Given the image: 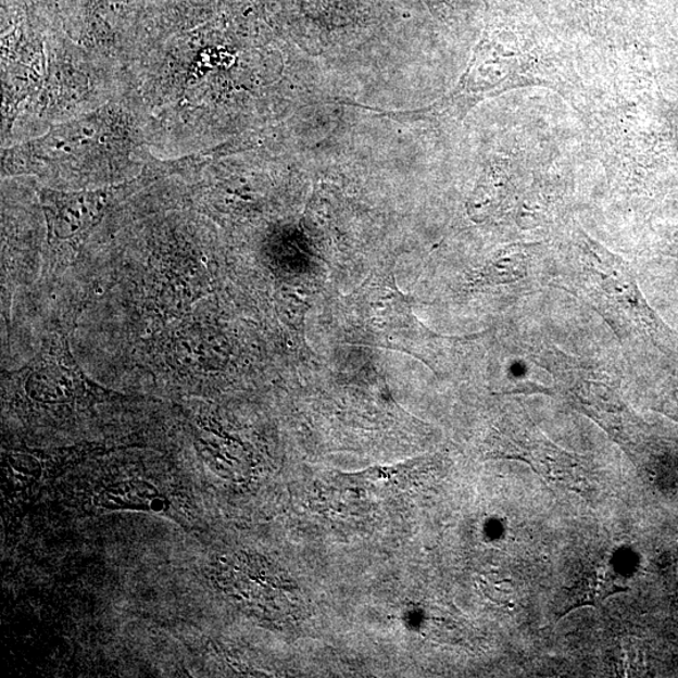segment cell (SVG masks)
<instances>
[{"label":"cell","mask_w":678,"mask_h":678,"mask_svg":"<svg viewBox=\"0 0 678 678\" xmlns=\"http://www.w3.org/2000/svg\"><path fill=\"white\" fill-rule=\"evenodd\" d=\"M547 67L552 66H542L537 54L482 42L454 90L431 108L417 113L419 118L439 123L463 120L476 104L490 97L522 87H554L552 72Z\"/></svg>","instance_id":"1"},{"label":"cell","mask_w":678,"mask_h":678,"mask_svg":"<svg viewBox=\"0 0 678 678\" xmlns=\"http://www.w3.org/2000/svg\"><path fill=\"white\" fill-rule=\"evenodd\" d=\"M110 115H93L75 123L56 127L43 139L27 143L22 151L26 159L24 172L39 173L50 170L55 164L66 165L79 161L78 155L86 160L127 156V134L115 136L121 131L111 130Z\"/></svg>","instance_id":"2"},{"label":"cell","mask_w":678,"mask_h":678,"mask_svg":"<svg viewBox=\"0 0 678 678\" xmlns=\"http://www.w3.org/2000/svg\"><path fill=\"white\" fill-rule=\"evenodd\" d=\"M137 187L139 183L135 180L92 191L43 189L39 198L46 216L48 243L72 248L83 244L109 210L131 196Z\"/></svg>","instance_id":"3"},{"label":"cell","mask_w":678,"mask_h":678,"mask_svg":"<svg viewBox=\"0 0 678 678\" xmlns=\"http://www.w3.org/2000/svg\"><path fill=\"white\" fill-rule=\"evenodd\" d=\"M17 376L27 398L47 405L74 402L95 387L72 357L64 338L52 339Z\"/></svg>","instance_id":"4"},{"label":"cell","mask_w":678,"mask_h":678,"mask_svg":"<svg viewBox=\"0 0 678 678\" xmlns=\"http://www.w3.org/2000/svg\"><path fill=\"white\" fill-rule=\"evenodd\" d=\"M506 451L507 457L528 463L543 479L556 486L578 492L588 486V470L579 459L555 448L553 443L538 440L532 434L519 432L516 447Z\"/></svg>","instance_id":"5"},{"label":"cell","mask_w":678,"mask_h":678,"mask_svg":"<svg viewBox=\"0 0 678 678\" xmlns=\"http://www.w3.org/2000/svg\"><path fill=\"white\" fill-rule=\"evenodd\" d=\"M624 591V587L618 582L613 570L605 565L594 569L592 573L579 580L577 587L572 589V607L580 605H595L603 602L613 593ZM569 608V610H570Z\"/></svg>","instance_id":"6"},{"label":"cell","mask_w":678,"mask_h":678,"mask_svg":"<svg viewBox=\"0 0 678 678\" xmlns=\"http://www.w3.org/2000/svg\"><path fill=\"white\" fill-rule=\"evenodd\" d=\"M156 490L142 482L117 484L104 489L99 497V504L108 508H156Z\"/></svg>","instance_id":"7"}]
</instances>
